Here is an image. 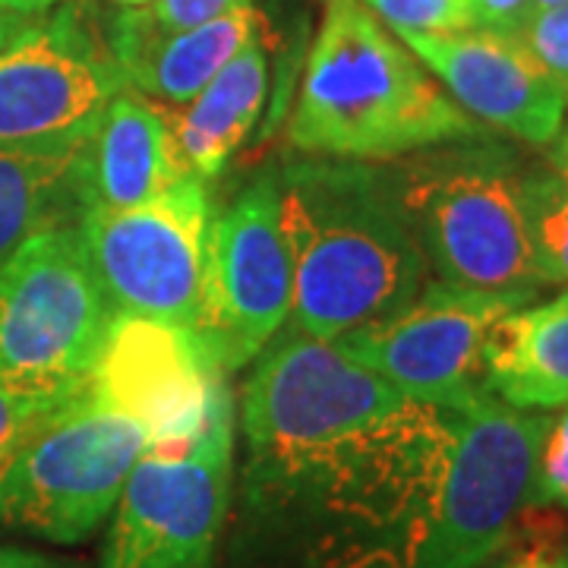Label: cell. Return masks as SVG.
<instances>
[{"mask_svg": "<svg viewBox=\"0 0 568 568\" xmlns=\"http://www.w3.org/2000/svg\"><path fill=\"white\" fill-rule=\"evenodd\" d=\"M263 36H268L265 17L253 7H237L190 29H168L152 10L130 7L111 22L108 48L121 67L123 85L162 102L186 104L237 51Z\"/></svg>", "mask_w": 568, "mask_h": 568, "instance_id": "obj_15", "label": "cell"}, {"mask_svg": "<svg viewBox=\"0 0 568 568\" xmlns=\"http://www.w3.org/2000/svg\"><path fill=\"white\" fill-rule=\"evenodd\" d=\"M530 3H534V13H540V10H552V7H566L568 0H530Z\"/></svg>", "mask_w": 568, "mask_h": 568, "instance_id": "obj_31", "label": "cell"}, {"mask_svg": "<svg viewBox=\"0 0 568 568\" xmlns=\"http://www.w3.org/2000/svg\"><path fill=\"white\" fill-rule=\"evenodd\" d=\"M392 32H462L470 29L465 0H361Z\"/></svg>", "mask_w": 568, "mask_h": 568, "instance_id": "obj_23", "label": "cell"}, {"mask_svg": "<svg viewBox=\"0 0 568 568\" xmlns=\"http://www.w3.org/2000/svg\"><path fill=\"white\" fill-rule=\"evenodd\" d=\"M61 0H0V10H10V13H22V17H36L44 13L51 7H58Z\"/></svg>", "mask_w": 568, "mask_h": 568, "instance_id": "obj_30", "label": "cell"}, {"mask_svg": "<svg viewBox=\"0 0 568 568\" xmlns=\"http://www.w3.org/2000/svg\"><path fill=\"white\" fill-rule=\"evenodd\" d=\"M7 44V20H3V13H0V48Z\"/></svg>", "mask_w": 568, "mask_h": 568, "instance_id": "obj_33", "label": "cell"}, {"mask_svg": "<svg viewBox=\"0 0 568 568\" xmlns=\"http://www.w3.org/2000/svg\"><path fill=\"white\" fill-rule=\"evenodd\" d=\"M212 219V196L196 174L140 205L89 209L82 244L114 316L196 328Z\"/></svg>", "mask_w": 568, "mask_h": 568, "instance_id": "obj_9", "label": "cell"}, {"mask_svg": "<svg viewBox=\"0 0 568 568\" xmlns=\"http://www.w3.org/2000/svg\"><path fill=\"white\" fill-rule=\"evenodd\" d=\"M304 155L395 162L489 130L436 85L407 44L361 0H325L287 126Z\"/></svg>", "mask_w": 568, "mask_h": 568, "instance_id": "obj_2", "label": "cell"}, {"mask_svg": "<svg viewBox=\"0 0 568 568\" xmlns=\"http://www.w3.org/2000/svg\"><path fill=\"white\" fill-rule=\"evenodd\" d=\"M89 392L92 383L82 388H58V392H20V388L0 386V467L29 446L39 433L58 424Z\"/></svg>", "mask_w": 568, "mask_h": 568, "instance_id": "obj_21", "label": "cell"}, {"mask_svg": "<svg viewBox=\"0 0 568 568\" xmlns=\"http://www.w3.org/2000/svg\"><path fill=\"white\" fill-rule=\"evenodd\" d=\"M268 92V36L250 41L203 89L168 118L190 174L212 181L244 145Z\"/></svg>", "mask_w": 568, "mask_h": 568, "instance_id": "obj_17", "label": "cell"}, {"mask_svg": "<svg viewBox=\"0 0 568 568\" xmlns=\"http://www.w3.org/2000/svg\"><path fill=\"white\" fill-rule=\"evenodd\" d=\"M114 3H123V7H145V3H152V0H114Z\"/></svg>", "mask_w": 568, "mask_h": 568, "instance_id": "obj_32", "label": "cell"}, {"mask_svg": "<svg viewBox=\"0 0 568 568\" xmlns=\"http://www.w3.org/2000/svg\"><path fill=\"white\" fill-rule=\"evenodd\" d=\"M407 405V395L328 338L297 332L268 347L241 398L246 499L304 480Z\"/></svg>", "mask_w": 568, "mask_h": 568, "instance_id": "obj_4", "label": "cell"}, {"mask_svg": "<svg viewBox=\"0 0 568 568\" xmlns=\"http://www.w3.org/2000/svg\"><path fill=\"white\" fill-rule=\"evenodd\" d=\"M484 383L511 407L568 405V294L518 306L493 325Z\"/></svg>", "mask_w": 568, "mask_h": 568, "instance_id": "obj_18", "label": "cell"}, {"mask_svg": "<svg viewBox=\"0 0 568 568\" xmlns=\"http://www.w3.org/2000/svg\"><path fill=\"white\" fill-rule=\"evenodd\" d=\"M237 7H250V0H152L149 10L168 29H190V26L219 20Z\"/></svg>", "mask_w": 568, "mask_h": 568, "instance_id": "obj_26", "label": "cell"}, {"mask_svg": "<svg viewBox=\"0 0 568 568\" xmlns=\"http://www.w3.org/2000/svg\"><path fill=\"white\" fill-rule=\"evenodd\" d=\"M515 39L547 70V77L559 85L568 102V3L534 13Z\"/></svg>", "mask_w": 568, "mask_h": 568, "instance_id": "obj_24", "label": "cell"}, {"mask_svg": "<svg viewBox=\"0 0 568 568\" xmlns=\"http://www.w3.org/2000/svg\"><path fill=\"white\" fill-rule=\"evenodd\" d=\"M528 508H556L568 515V405L549 417L540 439Z\"/></svg>", "mask_w": 568, "mask_h": 568, "instance_id": "obj_22", "label": "cell"}, {"mask_svg": "<svg viewBox=\"0 0 568 568\" xmlns=\"http://www.w3.org/2000/svg\"><path fill=\"white\" fill-rule=\"evenodd\" d=\"M114 310L80 224L51 227L0 260V386L82 388L102 357Z\"/></svg>", "mask_w": 568, "mask_h": 568, "instance_id": "obj_5", "label": "cell"}, {"mask_svg": "<svg viewBox=\"0 0 568 568\" xmlns=\"http://www.w3.org/2000/svg\"><path fill=\"white\" fill-rule=\"evenodd\" d=\"M465 3L470 13V29H489L506 36H518L534 13L530 0H465Z\"/></svg>", "mask_w": 568, "mask_h": 568, "instance_id": "obj_27", "label": "cell"}, {"mask_svg": "<svg viewBox=\"0 0 568 568\" xmlns=\"http://www.w3.org/2000/svg\"><path fill=\"white\" fill-rule=\"evenodd\" d=\"M549 414L477 395L452 410V448L410 568H484L528 511Z\"/></svg>", "mask_w": 568, "mask_h": 568, "instance_id": "obj_6", "label": "cell"}, {"mask_svg": "<svg viewBox=\"0 0 568 568\" xmlns=\"http://www.w3.org/2000/svg\"><path fill=\"white\" fill-rule=\"evenodd\" d=\"M429 272L439 282L530 294L547 287L530 253L515 149L484 140L446 142L388 164Z\"/></svg>", "mask_w": 568, "mask_h": 568, "instance_id": "obj_3", "label": "cell"}, {"mask_svg": "<svg viewBox=\"0 0 568 568\" xmlns=\"http://www.w3.org/2000/svg\"><path fill=\"white\" fill-rule=\"evenodd\" d=\"M549 168L568 183V121L556 133V140L549 142Z\"/></svg>", "mask_w": 568, "mask_h": 568, "instance_id": "obj_29", "label": "cell"}, {"mask_svg": "<svg viewBox=\"0 0 568 568\" xmlns=\"http://www.w3.org/2000/svg\"><path fill=\"white\" fill-rule=\"evenodd\" d=\"M82 149L58 155L0 149V260L41 231L82 222L89 209Z\"/></svg>", "mask_w": 568, "mask_h": 568, "instance_id": "obj_19", "label": "cell"}, {"mask_svg": "<svg viewBox=\"0 0 568 568\" xmlns=\"http://www.w3.org/2000/svg\"><path fill=\"white\" fill-rule=\"evenodd\" d=\"M530 301V294H489L429 278L410 304L332 342L410 402L455 410L487 392L493 325Z\"/></svg>", "mask_w": 568, "mask_h": 568, "instance_id": "obj_11", "label": "cell"}, {"mask_svg": "<svg viewBox=\"0 0 568 568\" xmlns=\"http://www.w3.org/2000/svg\"><path fill=\"white\" fill-rule=\"evenodd\" d=\"M149 433L92 392L0 467V530L77 547L111 518Z\"/></svg>", "mask_w": 568, "mask_h": 568, "instance_id": "obj_8", "label": "cell"}, {"mask_svg": "<svg viewBox=\"0 0 568 568\" xmlns=\"http://www.w3.org/2000/svg\"><path fill=\"white\" fill-rule=\"evenodd\" d=\"M123 89L108 39L77 3L0 48V149L77 152Z\"/></svg>", "mask_w": 568, "mask_h": 568, "instance_id": "obj_10", "label": "cell"}, {"mask_svg": "<svg viewBox=\"0 0 568 568\" xmlns=\"http://www.w3.org/2000/svg\"><path fill=\"white\" fill-rule=\"evenodd\" d=\"M0 568H82V566L80 562H70V559H61V556H51V552H39V549L0 544Z\"/></svg>", "mask_w": 568, "mask_h": 568, "instance_id": "obj_28", "label": "cell"}, {"mask_svg": "<svg viewBox=\"0 0 568 568\" xmlns=\"http://www.w3.org/2000/svg\"><path fill=\"white\" fill-rule=\"evenodd\" d=\"M484 568H568V534L559 528L530 530L521 540H508L506 549Z\"/></svg>", "mask_w": 568, "mask_h": 568, "instance_id": "obj_25", "label": "cell"}, {"mask_svg": "<svg viewBox=\"0 0 568 568\" xmlns=\"http://www.w3.org/2000/svg\"><path fill=\"white\" fill-rule=\"evenodd\" d=\"M222 379L193 328L114 316L92 395L133 417L152 446H178L196 436Z\"/></svg>", "mask_w": 568, "mask_h": 568, "instance_id": "obj_13", "label": "cell"}, {"mask_svg": "<svg viewBox=\"0 0 568 568\" xmlns=\"http://www.w3.org/2000/svg\"><path fill=\"white\" fill-rule=\"evenodd\" d=\"M234 402L224 379L203 426L149 446L111 511L102 568H209L222 540L234 470Z\"/></svg>", "mask_w": 568, "mask_h": 568, "instance_id": "obj_7", "label": "cell"}, {"mask_svg": "<svg viewBox=\"0 0 568 568\" xmlns=\"http://www.w3.org/2000/svg\"><path fill=\"white\" fill-rule=\"evenodd\" d=\"M186 171L171 123L140 92H118L82 149L89 209H126L155 200ZM85 209V212H89Z\"/></svg>", "mask_w": 568, "mask_h": 568, "instance_id": "obj_16", "label": "cell"}, {"mask_svg": "<svg viewBox=\"0 0 568 568\" xmlns=\"http://www.w3.org/2000/svg\"><path fill=\"white\" fill-rule=\"evenodd\" d=\"M477 123L528 145H549L568 102L530 51L506 32H395Z\"/></svg>", "mask_w": 568, "mask_h": 568, "instance_id": "obj_14", "label": "cell"}, {"mask_svg": "<svg viewBox=\"0 0 568 568\" xmlns=\"http://www.w3.org/2000/svg\"><path fill=\"white\" fill-rule=\"evenodd\" d=\"M294 268L282 231L275 174L265 171L209 227L196 338L222 373L241 369L291 320Z\"/></svg>", "mask_w": 568, "mask_h": 568, "instance_id": "obj_12", "label": "cell"}, {"mask_svg": "<svg viewBox=\"0 0 568 568\" xmlns=\"http://www.w3.org/2000/svg\"><path fill=\"white\" fill-rule=\"evenodd\" d=\"M521 212L537 272L547 284L568 287V183L552 168L525 171Z\"/></svg>", "mask_w": 568, "mask_h": 568, "instance_id": "obj_20", "label": "cell"}, {"mask_svg": "<svg viewBox=\"0 0 568 568\" xmlns=\"http://www.w3.org/2000/svg\"><path fill=\"white\" fill-rule=\"evenodd\" d=\"M275 183L294 268L287 323L301 335L332 342L424 291L429 265L388 168L306 155Z\"/></svg>", "mask_w": 568, "mask_h": 568, "instance_id": "obj_1", "label": "cell"}]
</instances>
